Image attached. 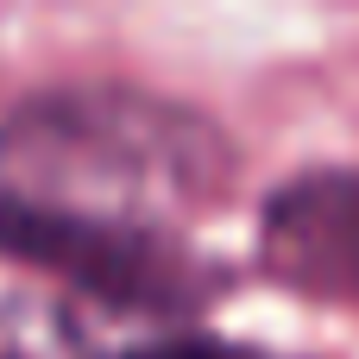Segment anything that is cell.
<instances>
[{"mask_svg":"<svg viewBox=\"0 0 359 359\" xmlns=\"http://www.w3.org/2000/svg\"><path fill=\"white\" fill-rule=\"evenodd\" d=\"M0 189L177 227L233 189V139L189 101L133 82H57L0 114Z\"/></svg>","mask_w":359,"mask_h":359,"instance_id":"1","label":"cell"},{"mask_svg":"<svg viewBox=\"0 0 359 359\" xmlns=\"http://www.w3.org/2000/svg\"><path fill=\"white\" fill-rule=\"evenodd\" d=\"M265 278L359 309V164H316L284 177L259 208Z\"/></svg>","mask_w":359,"mask_h":359,"instance_id":"3","label":"cell"},{"mask_svg":"<svg viewBox=\"0 0 359 359\" xmlns=\"http://www.w3.org/2000/svg\"><path fill=\"white\" fill-rule=\"evenodd\" d=\"M0 359H114L76 309L50 297H0Z\"/></svg>","mask_w":359,"mask_h":359,"instance_id":"4","label":"cell"},{"mask_svg":"<svg viewBox=\"0 0 359 359\" xmlns=\"http://www.w3.org/2000/svg\"><path fill=\"white\" fill-rule=\"evenodd\" d=\"M114 359H284L259 341H233V334H208V328H164L139 347H120Z\"/></svg>","mask_w":359,"mask_h":359,"instance_id":"5","label":"cell"},{"mask_svg":"<svg viewBox=\"0 0 359 359\" xmlns=\"http://www.w3.org/2000/svg\"><path fill=\"white\" fill-rule=\"evenodd\" d=\"M0 259L32 265L114 316H151V322H189L221 284V271L202 252H189L177 227L82 215L13 189H0Z\"/></svg>","mask_w":359,"mask_h":359,"instance_id":"2","label":"cell"}]
</instances>
